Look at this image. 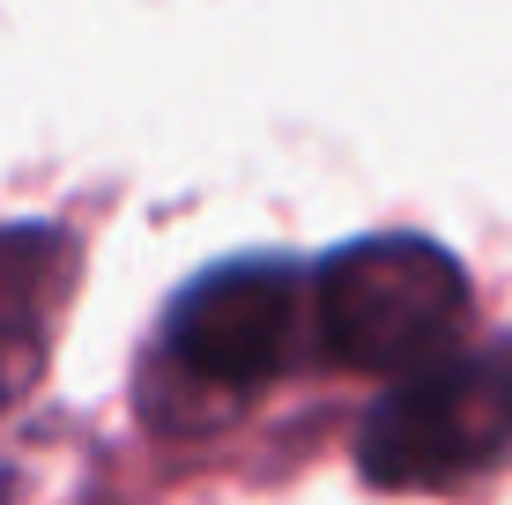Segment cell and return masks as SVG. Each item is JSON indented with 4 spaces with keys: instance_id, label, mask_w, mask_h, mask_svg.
Here are the masks:
<instances>
[{
    "instance_id": "cell-1",
    "label": "cell",
    "mask_w": 512,
    "mask_h": 505,
    "mask_svg": "<svg viewBox=\"0 0 512 505\" xmlns=\"http://www.w3.org/2000/svg\"><path fill=\"white\" fill-rule=\"evenodd\" d=\"M461 327H468V275L431 238L409 231L357 238V246H334L312 275V335L349 372L409 379L461 350Z\"/></svg>"
},
{
    "instance_id": "cell-2",
    "label": "cell",
    "mask_w": 512,
    "mask_h": 505,
    "mask_svg": "<svg viewBox=\"0 0 512 505\" xmlns=\"http://www.w3.org/2000/svg\"><path fill=\"white\" fill-rule=\"evenodd\" d=\"M512 454V335L394 379L364 416L357 461L386 491H438Z\"/></svg>"
},
{
    "instance_id": "cell-3",
    "label": "cell",
    "mask_w": 512,
    "mask_h": 505,
    "mask_svg": "<svg viewBox=\"0 0 512 505\" xmlns=\"http://www.w3.org/2000/svg\"><path fill=\"white\" fill-rule=\"evenodd\" d=\"M312 283L275 253H245V260H216L208 275L171 298L164 312V350L186 379L223 394H253L268 387L282 364L297 357L312 320Z\"/></svg>"
},
{
    "instance_id": "cell-4",
    "label": "cell",
    "mask_w": 512,
    "mask_h": 505,
    "mask_svg": "<svg viewBox=\"0 0 512 505\" xmlns=\"http://www.w3.org/2000/svg\"><path fill=\"white\" fill-rule=\"evenodd\" d=\"M75 275V246L60 231H0V409L38 387L52 357V312Z\"/></svg>"
}]
</instances>
